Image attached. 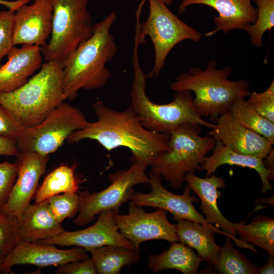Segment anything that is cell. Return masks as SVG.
<instances>
[{
  "label": "cell",
  "mask_w": 274,
  "mask_h": 274,
  "mask_svg": "<svg viewBox=\"0 0 274 274\" xmlns=\"http://www.w3.org/2000/svg\"><path fill=\"white\" fill-rule=\"evenodd\" d=\"M117 213H119L114 211L102 212L98 214L96 222L87 228L74 231L64 230L56 236L37 242L62 246H79L85 249L105 245L136 249L119 232L114 219Z\"/></svg>",
  "instance_id": "5bb4252c"
},
{
  "label": "cell",
  "mask_w": 274,
  "mask_h": 274,
  "mask_svg": "<svg viewBox=\"0 0 274 274\" xmlns=\"http://www.w3.org/2000/svg\"><path fill=\"white\" fill-rule=\"evenodd\" d=\"M137 36H134L132 57L133 81L129 105L140 122L146 129L157 132L167 133L180 125L192 123L212 129L215 124L200 117L193 106L192 92H176L170 102L158 104L153 102L146 92L147 75L143 71L139 62Z\"/></svg>",
  "instance_id": "277c9868"
},
{
  "label": "cell",
  "mask_w": 274,
  "mask_h": 274,
  "mask_svg": "<svg viewBox=\"0 0 274 274\" xmlns=\"http://www.w3.org/2000/svg\"><path fill=\"white\" fill-rule=\"evenodd\" d=\"M92 107L97 120L87 121L82 128L72 133L66 141L74 143L86 139L94 140L108 151L120 147L127 148L131 151L132 163L146 168L160 154L169 150V134L146 129L130 105L119 111L97 100Z\"/></svg>",
  "instance_id": "6da1fadb"
},
{
  "label": "cell",
  "mask_w": 274,
  "mask_h": 274,
  "mask_svg": "<svg viewBox=\"0 0 274 274\" xmlns=\"http://www.w3.org/2000/svg\"><path fill=\"white\" fill-rule=\"evenodd\" d=\"M14 15L15 13L10 10L0 12V62L14 47Z\"/></svg>",
  "instance_id": "836d02e7"
},
{
  "label": "cell",
  "mask_w": 274,
  "mask_h": 274,
  "mask_svg": "<svg viewBox=\"0 0 274 274\" xmlns=\"http://www.w3.org/2000/svg\"><path fill=\"white\" fill-rule=\"evenodd\" d=\"M116 19L113 12L94 23L92 37L82 44L64 61L63 92L65 100L73 99L81 89L93 90L105 86L110 77L106 66L117 52L110 29Z\"/></svg>",
  "instance_id": "7a4b0ae2"
},
{
  "label": "cell",
  "mask_w": 274,
  "mask_h": 274,
  "mask_svg": "<svg viewBox=\"0 0 274 274\" xmlns=\"http://www.w3.org/2000/svg\"><path fill=\"white\" fill-rule=\"evenodd\" d=\"M20 242L19 218L0 211V255H9Z\"/></svg>",
  "instance_id": "4dcf8cb0"
},
{
  "label": "cell",
  "mask_w": 274,
  "mask_h": 274,
  "mask_svg": "<svg viewBox=\"0 0 274 274\" xmlns=\"http://www.w3.org/2000/svg\"><path fill=\"white\" fill-rule=\"evenodd\" d=\"M8 61L0 66V93L11 92L23 86L42 65L41 48L36 45L13 47Z\"/></svg>",
  "instance_id": "ffe728a7"
},
{
  "label": "cell",
  "mask_w": 274,
  "mask_h": 274,
  "mask_svg": "<svg viewBox=\"0 0 274 274\" xmlns=\"http://www.w3.org/2000/svg\"><path fill=\"white\" fill-rule=\"evenodd\" d=\"M91 255L97 273L118 274L125 266L140 260V250L116 245H105L86 249Z\"/></svg>",
  "instance_id": "d4e9b609"
},
{
  "label": "cell",
  "mask_w": 274,
  "mask_h": 274,
  "mask_svg": "<svg viewBox=\"0 0 274 274\" xmlns=\"http://www.w3.org/2000/svg\"><path fill=\"white\" fill-rule=\"evenodd\" d=\"M274 256L269 255L266 263L261 267L257 268L256 274H273L274 273Z\"/></svg>",
  "instance_id": "f35d334b"
},
{
  "label": "cell",
  "mask_w": 274,
  "mask_h": 274,
  "mask_svg": "<svg viewBox=\"0 0 274 274\" xmlns=\"http://www.w3.org/2000/svg\"><path fill=\"white\" fill-rule=\"evenodd\" d=\"M236 234L239 239L265 250L269 256H274V218L259 215L246 224L238 223Z\"/></svg>",
  "instance_id": "484cf974"
},
{
  "label": "cell",
  "mask_w": 274,
  "mask_h": 274,
  "mask_svg": "<svg viewBox=\"0 0 274 274\" xmlns=\"http://www.w3.org/2000/svg\"><path fill=\"white\" fill-rule=\"evenodd\" d=\"M52 7L51 38L41 47L46 61L65 59L93 34L88 0H49Z\"/></svg>",
  "instance_id": "ba28073f"
},
{
  "label": "cell",
  "mask_w": 274,
  "mask_h": 274,
  "mask_svg": "<svg viewBox=\"0 0 274 274\" xmlns=\"http://www.w3.org/2000/svg\"><path fill=\"white\" fill-rule=\"evenodd\" d=\"M263 163L266 169L274 172V150L273 149L263 159Z\"/></svg>",
  "instance_id": "ab89813d"
},
{
  "label": "cell",
  "mask_w": 274,
  "mask_h": 274,
  "mask_svg": "<svg viewBox=\"0 0 274 274\" xmlns=\"http://www.w3.org/2000/svg\"><path fill=\"white\" fill-rule=\"evenodd\" d=\"M63 66L58 60L42 64L39 72L21 87L0 93V104L24 128L39 124L65 100Z\"/></svg>",
  "instance_id": "5b68a950"
},
{
  "label": "cell",
  "mask_w": 274,
  "mask_h": 274,
  "mask_svg": "<svg viewBox=\"0 0 274 274\" xmlns=\"http://www.w3.org/2000/svg\"><path fill=\"white\" fill-rule=\"evenodd\" d=\"M19 220L21 241L37 242L56 236L64 230L53 215L47 199L30 203Z\"/></svg>",
  "instance_id": "7402d4cb"
},
{
  "label": "cell",
  "mask_w": 274,
  "mask_h": 274,
  "mask_svg": "<svg viewBox=\"0 0 274 274\" xmlns=\"http://www.w3.org/2000/svg\"><path fill=\"white\" fill-rule=\"evenodd\" d=\"M185 180L191 190L199 198L201 202L199 209L205 215L204 218L209 223L214 224L217 228H221L236 246L248 249L254 252H258L253 245L237 238L236 229L238 223L229 221L218 207L217 200L221 195L219 189L223 188L226 185L224 179L214 175L203 178L191 173L186 175Z\"/></svg>",
  "instance_id": "9a60e30c"
},
{
  "label": "cell",
  "mask_w": 274,
  "mask_h": 274,
  "mask_svg": "<svg viewBox=\"0 0 274 274\" xmlns=\"http://www.w3.org/2000/svg\"><path fill=\"white\" fill-rule=\"evenodd\" d=\"M86 252L85 248L79 246L62 250L53 245L21 241L5 257L0 265V272L13 273L12 268L16 265L32 264L45 267L83 261L89 258Z\"/></svg>",
  "instance_id": "2e32d148"
},
{
  "label": "cell",
  "mask_w": 274,
  "mask_h": 274,
  "mask_svg": "<svg viewBox=\"0 0 274 274\" xmlns=\"http://www.w3.org/2000/svg\"><path fill=\"white\" fill-rule=\"evenodd\" d=\"M119 232L139 249L143 242L152 239H163L173 243L179 242L175 224L167 218V212L158 208L155 212L147 213L141 207L130 201L128 203V214L114 216Z\"/></svg>",
  "instance_id": "8fae6325"
},
{
  "label": "cell",
  "mask_w": 274,
  "mask_h": 274,
  "mask_svg": "<svg viewBox=\"0 0 274 274\" xmlns=\"http://www.w3.org/2000/svg\"><path fill=\"white\" fill-rule=\"evenodd\" d=\"M18 153L15 140L0 136V155L16 156Z\"/></svg>",
  "instance_id": "74e56055"
},
{
  "label": "cell",
  "mask_w": 274,
  "mask_h": 274,
  "mask_svg": "<svg viewBox=\"0 0 274 274\" xmlns=\"http://www.w3.org/2000/svg\"><path fill=\"white\" fill-rule=\"evenodd\" d=\"M23 129L12 114L0 104V136L16 141Z\"/></svg>",
  "instance_id": "d590c367"
},
{
  "label": "cell",
  "mask_w": 274,
  "mask_h": 274,
  "mask_svg": "<svg viewBox=\"0 0 274 274\" xmlns=\"http://www.w3.org/2000/svg\"><path fill=\"white\" fill-rule=\"evenodd\" d=\"M4 258H5V257H4V256H3L2 255H0V265H1L2 262H3Z\"/></svg>",
  "instance_id": "b9f144b4"
},
{
  "label": "cell",
  "mask_w": 274,
  "mask_h": 274,
  "mask_svg": "<svg viewBox=\"0 0 274 274\" xmlns=\"http://www.w3.org/2000/svg\"><path fill=\"white\" fill-rule=\"evenodd\" d=\"M87 122L83 113L62 102L41 123L24 128L16 140L18 152H35L49 155L57 151L74 131Z\"/></svg>",
  "instance_id": "9c48e42d"
},
{
  "label": "cell",
  "mask_w": 274,
  "mask_h": 274,
  "mask_svg": "<svg viewBox=\"0 0 274 274\" xmlns=\"http://www.w3.org/2000/svg\"><path fill=\"white\" fill-rule=\"evenodd\" d=\"M256 267L246 256L235 248L233 241L227 236L220 247L215 269L221 274H256Z\"/></svg>",
  "instance_id": "f1b7e54d"
},
{
  "label": "cell",
  "mask_w": 274,
  "mask_h": 274,
  "mask_svg": "<svg viewBox=\"0 0 274 274\" xmlns=\"http://www.w3.org/2000/svg\"><path fill=\"white\" fill-rule=\"evenodd\" d=\"M57 274H96L95 265L91 258L83 261H74L56 266Z\"/></svg>",
  "instance_id": "8d00e7d4"
},
{
  "label": "cell",
  "mask_w": 274,
  "mask_h": 274,
  "mask_svg": "<svg viewBox=\"0 0 274 274\" xmlns=\"http://www.w3.org/2000/svg\"><path fill=\"white\" fill-rule=\"evenodd\" d=\"M79 181L73 167L62 165L45 178L34 195L35 202H40L61 193H77Z\"/></svg>",
  "instance_id": "4316f807"
},
{
  "label": "cell",
  "mask_w": 274,
  "mask_h": 274,
  "mask_svg": "<svg viewBox=\"0 0 274 274\" xmlns=\"http://www.w3.org/2000/svg\"><path fill=\"white\" fill-rule=\"evenodd\" d=\"M16 157L17 176L2 211L19 218L36 192L49 157V155L29 152H18Z\"/></svg>",
  "instance_id": "4fadbf2b"
},
{
  "label": "cell",
  "mask_w": 274,
  "mask_h": 274,
  "mask_svg": "<svg viewBox=\"0 0 274 274\" xmlns=\"http://www.w3.org/2000/svg\"><path fill=\"white\" fill-rule=\"evenodd\" d=\"M167 250L148 257V267L152 273L175 269L183 274H196L202 260L193 249L180 242L172 243Z\"/></svg>",
  "instance_id": "cb8c5ba5"
},
{
  "label": "cell",
  "mask_w": 274,
  "mask_h": 274,
  "mask_svg": "<svg viewBox=\"0 0 274 274\" xmlns=\"http://www.w3.org/2000/svg\"><path fill=\"white\" fill-rule=\"evenodd\" d=\"M135 15V33L140 44L146 43L145 38L149 37L154 48V65L147 74L151 79L158 77L167 56L178 44L201 39L199 31L180 19L161 0H143Z\"/></svg>",
  "instance_id": "8992f818"
},
{
  "label": "cell",
  "mask_w": 274,
  "mask_h": 274,
  "mask_svg": "<svg viewBox=\"0 0 274 274\" xmlns=\"http://www.w3.org/2000/svg\"><path fill=\"white\" fill-rule=\"evenodd\" d=\"M161 1L168 6H171L173 3L172 0H161Z\"/></svg>",
  "instance_id": "60d3db41"
},
{
  "label": "cell",
  "mask_w": 274,
  "mask_h": 274,
  "mask_svg": "<svg viewBox=\"0 0 274 274\" xmlns=\"http://www.w3.org/2000/svg\"><path fill=\"white\" fill-rule=\"evenodd\" d=\"M230 112L243 126L274 144V123L260 115L247 102L245 98L237 99Z\"/></svg>",
  "instance_id": "83f0119b"
},
{
  "label": "cell",
  "mask_w": 274,
  "mask_h": 274,
  "mask_svg": "<svg viewBox=\"0 0 274 274\" xmlns=\"http://www.w3.org/2000/svg\"><path fill=\"white\" fill-rule=\"evenodd\" d=\"M253 0H182L178 7V15L193 4H201L214 8L218 13L214 21L216 28L205 34L211 37L218 31L227 33L234 29L246 30L257 18V9L251 2Z\"/></svg>",
  "instance_id": "d6986e66"
},
{
  "label": "cell",
  "mask_w": 274,
  "mask_h": 274,
  "mask_svg": "<svg viewBox=\"0 0 274 274\" xmlns=\"http://www.w3.org/2000/svg\"><path fill=\"white\" fill-rule=\"evenodd\" d=\"M249 105L263 117L274 123V80L264 91L251 92Z\"/></svg>",
  "instance_id": "d6a6232c"
},
{
  "label": "cell",
  "mask_w": 274,
  "mask_h": 274,
  "mask_svg": "<svg viewBox=\"0 0 274 274\" xmlns=\"http://www.w3.org/2000/svg\"><path fill=\"white\" fill-rule=\"evenodd\" d=\"M47 200L53 215L60 223L66 218L74 217L78 212L80 197L76 193L58 194Z\"/></svg>",
  "instance_id": "1f68e13d"
},
{
  "label": "cell",
  "mask_w": 274,
  "mask_h": 274,
  "mask_svg": "<svg viewBox=\"0 0 274 274\" xmlns=\"http://www.w3.org/2000/svg\"><path fill=\"white\" fill-rule=\"evenodd\" d=\"M208 133L232 150L264 159L273 145L268 140L241 124L229 111L219 116Z\"/></svg>",
  "instance_id": "ac0fdd59"
},
{
  "label": "cell",
  "mask_w": 274,
  "mask_h": 274,
  "mask_svg": "<svg viewBox=\"0 0 274 274\" xmlns=\"http://www.w3.org/2000/svg\"><path fill=\"white\" fill-rule=\"evenodd\" d=\"M217 62L210 61L204 70L192 67L188 72L182 73L170 84L176 91L193 92V107L201 117L209 116L212 121L230 111L235 101L248 97L250 84L246 79H228L232 72L230 66L217 69Z\"/></svg>",
  "instance_id": "3957f363"
},
{
  "label": "cell",
  "mask_w": 274,
  "mask_h": 274,
  "mask_svg": "<svg viewBox=\"0 0 274 274\" xmlns=\"http://www.w3.org/2000/svg\"><path fill=\"white\" fill-rule=\"evenodd\" d=\"M200 126L186 123L170 132L169 150L156 158L150 173L161 176L170 187L179 189L187 174L201 170V165L216 140L210 135L200 136Z\"/></svg>",
  "instance_id": "52a82bcc"
},
{
  "label": "cell",
  "mask_w": 274,
  "mask_h": 274,
  "mask_svg": "<svg viewBox=\"0 0 274 274\" xmlns=\"http://www.w3.org/2000/svg\"><path fill=\"white\" fill-rule=\"evenodd\" d=\"M151 190L148 193L133 192L130 200L140 207L158 208L169 212L176 221L187 220L198 223L213 229L216 233L226 235L215 226L209 223L205 218L195 208L193 203L198 201L197 197L191 195V190L188 185L183 193L176 194L169 192L162 184L161 176L149 173Z\"/></svg>",
  "instance_id": "7c38bea8"
},
{
  "label": "cell",
  "mask_w": 274,
  "mask_h": 274,
  "mask_svg": "<svg viewBox=\"0 0 274 274\" xmlns=\"http://www.w3.org/2000/svg\"><path fill=\"white\" fill-rule=\"evenodd\" d=\"M253 1L258 7L257 18L245 31L250 35L252 45L260 48L264 33L268 30H271L274 26V0Z\"/></svg>",
  "instance_id": "f546056e"
},
{
  "label": "cell",
  "mask_w": 274,
  "mask_h": 274,
  "mask_svg": "<svg viewBox=\"0 0 274 274\" xmlns=\"http://www.w3.org/2000/svg\"><path fill=\"white\" fill-rule=\"evenodd\" d=\"M52 7L49 0H34L16 11L13 44L42 47L51 33Z\"/></svg>",
  "instance_id": "e0dca14e"
},
{
  "label": "cell",
  "mask_w": 274,
  "mask_h": 274,
  "mask_svg": "<svg viewBox=\"0 0 274 274\" xmlns=\"http://www.w3.org/2000/svg\"><path fill=\"white\" fill-rule=\"evenodd\" d=\"M17 170L16 162L5 161L0 163V211L8 200L17 176Z\"/></svg>",
  "instance_id": "e575fe53"
},
{
  "label": "cell",
  "mask_w": 274,
  "mask_h": 274,
  "mask_svg": "<svg viewBox=\"0 0 274 274\" xmlns=\"http://www.w3.org/2000/svg\"><path fill=\"white\" fill-rule=\"evenodd\" d=\"M212 151V154L206 156L201 165V170L206 172V177L213 174L222 165H237L257 172L262 183L260 190L262 193H266L273 189L269 181L273 179L274 172L265 168L263 159L235 152L220 141H216Z\"/></svg>",
  "instance_id": "44dd1931"
},
{
  "label": "cell",
  "mask_w": 274,
  "mask_h": 274,
  "mask_svg": "<svg viewBox=\"0 0 274 274\" xmlns=\"http://www.w3.org/2000/svg\"><path fill=\"white\" fill-rule=\"evenodd\" d=\"M146 168L132 163L127 169L110 174L108 179L111 184L104 190L92 193L88 191L80 192L78 215L74 221L75 224L80 226L88 224L104 211L119 213L120 207L130 200L134 192L133 186L149 184L150 179L145 172Z\"/></svg>",
  "instance_id": "30bf717a"
},
{
  "label": "cell",
  "mask_w": 274,
  "mask_h": 274,
  "mask_svg": "<svg viewBox=\"0 0 274 274\" xmlns=\"http://www.w3.org/2000/svg\"><path fill=\"white\" fill-rule=\"evenodd\" d=\"M179 242L196 250L202 261L216 268L220 249L215 242L216 232L207 226L187 220H179L175 224Z\"/></svg>",
  "instance_id": "603a6c76"
}]
</instances>
